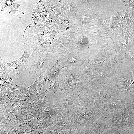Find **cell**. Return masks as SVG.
<instances>
[{
    "label": "cell",
    "instance_id": "obj_1",
    "mask_svg": "<svg viewBox=\"0 0 134 134\" xmlns=\"http://www.w3.org/2000/svg\"><path fill=\"white\" fill-rule=\"evenodd\" d=\"M103 112L95 106L91 107L77 106L69 111L66 116L72 125L71 130L87 126L91 127Z\"/></svg>",
    "mask_w": 134,
    "mask_h": 134
},
{
    "label": "cell",
    "instance_id": "obj_2",
    "mask_svg": "<svg viewBox=\"0 0 134 134\" xmlns=\"http://www.w3.org/2000/svg\"><path fill=\"white\" fill-rule=\"evenodd\" d=\"M58 78L66 96L78 95L85 90L79 67L62 69Z\"/></svg>",
    "mask_w": 134,
    "mask_h": 134
},
{
    "label": "cell",
    "instance_id": "obj_3",
    "mask_svg": "<svg viewBox=\"0 0 134 134\" xmlns=\"http://www.w3.org/2000/svg\"><path fill=\"white\" fill-rule=\"evenodd\" d=\"M50 60L47 53L41 51H33L31 55L29 67V73L33 79L38 78L47 70Z\"/></svg>",
    "mask_w": 134,
    "mask_h": 134
},
{
    "label": "cell",
    "instance_id": "obj_4",
    "mask_svg": "<svg viewBox=\"0 0 134 134\" xmlns=\"http://www.w3.org/2000/svg\"><path fill=\"white\" fill-rule=\"evenodd\" d=\"M128 103H124L121 111L116 110L112 118L109 120V125L115 126L120 129L127 131L132 128L131 121V106Z\"/></svg>",
    "mask_w": 134,
    "mask_h": 134
},
{
    "label": "cell",
    "instance_id": "obj_5",
    "mask_svg": "<svg viewBox=\"0 0 134 134\" xmlns=\"http://www.w3.org/2000/svg\"><path fill=\"white\" fill-rule=\"evenodd\" d=\"M58 62L62 67L76 68L82 64L81 54L74 47L65 51L58 57Z\"/></svg>",
    "mask_w": 134,
    "mask_h": 134
},
{
    "label": "cell",
    "instance_id": "obj_6",
    "mask_svg": "<svg viewBox=\"0 0 134 134\" xmlns=\"http://www.w3.org/2000/svg\"><path fill=\"white\" fill-rule=\"evenodd\" d=\"M78 95L67 96L63 98H56L53 105L59 109L61 114L66 115L69 111L78 106Z\"/></svg>",
    "mask_w": 134,
    "mask_h": 134
},
{
    "label": "cell",
    "instance_id": "obj_7",
    "mask_svg": "<svg viewBox=\"0 0 134 134\" xmlns=\"http://www.w3.org/2000/svg\"><path fill=\"white\" fill-rule=\"evenodd\" d=\"M25 52L20 58L15 61L12 67L13 71L17 74H19L24 70L29 67L31 57L30 49L28 46L24 45Z\"/></svg>",
    "mask_w": 134,
    "mask_h": 134
},
{
    "label": "cell",
    "instance_id": "obj_8",
    "mask_svg": "<svg viewBox=\"0 0 134 134\" xmlns=\"http://www.w3.org/2000/svg\"><path fill=\"white\" fill-rule=\"evenodd\" d=\"M109 114L103 113L102 115L95 120L91 126L90 134H100L110 124Z\"/></svg>",
    "mask_w": 134,
    "mask_h": 134
},
{
    "label": "cell",
    "instance_id": "obj_9",
    "mask_svg": "<svg viewBox=\"0 0 134 134\" xmlns=\"http://www.w3.org/2000/svg\"><path fill=\"white\" fill-rule=\"evenodd\" d=\"M62 68L58 63L57 60V61H50L49 67L47 70V78L52 82L56 81Z\"/></svg>",
    "mask_w": 134,
    "mask_h": 134
},
{
    "label": "cell",
    "instance_id": "obj_10",
    "mask_svg": "<svg viewBox=\"0 0 134 134\" xmlns=\"http://www.w3.org/2000/svg\"><path fill=\"white\" fill-rule=\"evenodd\" d=\"M124 103L117 100L113 101L105 100L102 102L98 107L102 112L108 110L112 112L116 110L121 109Z\"/></svg>",
    "mask_w": 134,
    "mask_h": 134
},
{
    "label": "cell",
    "instance_id": "obj_11",
    "mask_svg": "<svg viewBox=\"0 0 134 134\" xmlns=\"http://www.w3.org/2000/svg\"><path fill=\"white\" fill-rule=\"evenodd\" d=\"M61 114L60 109L53 105L48 104L42 113L43 118H49L52 120L58 115Z\"/></svg>",
    "mask_w": 134,
    "mask_h": 134
},
{
    "label": "cell",
    "instance_id": "obj_12",
    "mask_svg": "<svg viewBox=\"0 0 134 134\" xmlns=\"http://www.w3.org/2000/svg\"><path fill=\"white\" fill-rule=\"evenodd\" d=\"M15 61H4L0 60V76H7L10 71L13 70L12 67Z\"/></svg>",
    "mask_w": 134,
    "mask_h": 134
},
{
    "label": "cell",
    "instance_id": "obj_13",
    "mask_svg": "<svg viewBox=\"0 0 134 134\" xmlns=\"http://www.w3.org/2000/svg\"><path fill=\"white\" fill-rule=\"evenodd\" d=\"M72 126V125L71 122L66 115H64L61 127L62 130L66 131L69 133L72 131L71 129Z\"/></svg>",
    "mask_w": 134,
    "mask_h": 134
},
{
    "label": "cell",
    "instance_id": "obj_14",
    "mask_svg": "<svg viewBox=\"0 0 134 134\" xmlns=\"http://www.w3.org/2000/svg\"><path fill=\"white\" fill-rule=\"evenodd\" d=\"M122 131L115 126L108 125L100 134H121Z\"/></svg>",
    "mask_w": 134,
    "mask_h": 134
},
{
    "label": "cell",
    "instance_id": "obj_15",
    "mask_svg": "<svg viewBox=\"0 0 134 134\" xmlns=\"http://www.w3.org/2000/svg\"><path fill=\"white\" fill-rule=\"evenodd\" d=\"M62 114H60L57 115L51 122L56 127L59 133L62 130L61 127L63 116Z\"/></svg>",
    "mask_w": 134,
    "mask_h": 134
},
{
    "label": "cell",
    "instance_id": "obj_16",
    "mask_svg": "<svg viewBox=\"0 0 134 134\" xmlns=\"http://www.w3.org/2000/svg\"><path fill=\"white\" fill-rule=\"evenodd\" d=\"M91 126H87L76 128L74 130L75 134H90Z\"/></svg>",
    "mask_w": 134,
    "mask_h": 134
},
{
    "label": "cell",
    "instance_id": "obj_17",
    "mask_svg": "<svg viewBox=\"0 0 134 134\" xmlns=\"http://www.w3.org/2000/svg\"><path fill=\"white\" fill-rule=\"evenodd\" d=\"M59 133L56 127L51 123L47 128L44 134H57Z\"/></svg>",
    "mask_w": 134,
    "mask_h": 134
},
{
    "label": "cell",
    "instance_id": "obj_18",
    "mask_svg": "<svg viewBox=\"0 0 134 134\" xmlns=\"http://www.w3.org/2000/svg\"><path fill=\"white\" fill-rule=\"evenodd\" d=\"M127 81L126 88L128 91L134 88V76H130Z\"/></svg>",
    "mask_w": 134,
    "mask_h": 134
},
{
    "label": "cell",
    "instance_id": "obj_19",
    "mask_svg": "<svg viewBox=\"0 0 134 134\" xmlns=\"http://www.w3.org/2000/svg\"><path fill=\"white\" fill-rule=\"evenodd\" d=\"M121 134H134V130L131 129L128 131L125 130H123Z\"/></svg>",
    "mask_w": 134,
    "mask_h": 134
},
{
    "label": "cell",
    "instance_id": "obj_20",
    "mask_svg": "<svg viewBox=\"0 0 134 134\" xmlns=\"http://www.w3.org/2000/svg\"><path fill=\"white\" fill-rule=\"evenodd\" d=\"M58 134H69L68 132L63 130H62Z\"/></svg>",
    "mask_w": 134,
    "mask_h": 134
}]
</instances>
